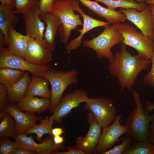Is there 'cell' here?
<instances>
[{
    "label": "cell",
    "mask_w": 154,
    "mask_h": 154,
    "mask_svg": "<svg viewBox=\"0 0 154 154\" xmlns=\"http://www.w3.org/2000/svg\"><path fill=\"white\" fill-rule=\"evenodd\" d=\"M40 121V124H35L25 133L27 135L35 133L37 135V139L39 141H41L42 137L45 134H49L53 138L52 130L54 121L48 118L41 119Z\"/></svg>",
    "instance_id": "83f0119b"
},
{
    "label": "cell",
    "mask_w": 154,
    "mask_h": 154,
    "mask_svg": "<svg viewBox=\"0 0 154 154\" xmlns=\"http://www.w3.org/2000/svg\"><path fill=\"white\" fill-rule=\"evenodd\" d=\"M97 2H101L106 5L110 9L115 10L119 7L125 9H132L139 11L145 10L147 5L144 2L139 3L135 1L129 2L123 0H96Z\"/></svg>",
    "instance_id": "4316f807"
},
{
    "label": "cell",
    "mask_w": 154,
    "mask_h": 154,
    "mask_svg": "<svg viewBox=\"0 0 154 154\" xmlns=\"http://www.w3.org/2000/svg\"><path fill=\"white\" fill-rule=\"evenodd\" d=\"M152 12V27L154 35V4H148Z\"/></svg>",
    "instance_id": "ee69618b"
},
{
    "label": "cell",
    "mask_w": 154,
    "mask_h": 154,
    "mask_svg": "<svg viewBox=\"0 0 154 154\" xmlns=\"http://www.w3.org/2000/svg\"><path fill=\"white\" fill-rule=\"evenodd\" d=\"M75 0H56L53 3L51 13L60 19L61 25L58 32L62 42L66 44L71 32L76 30L78 26L83 25L80 15L75 14Z\"/></svg>",
    "instance_id": "3957f363"
},
{
    "label": "cell",
    "mask_w": 154,
    "mask_h": 154,
    "mask_svg": "<svg viewBox=\"0 0 154 154\" xmlns=\"http://www.w3.org/2000/svg\"><path fill=\"white\" fill-rule=\"evenodd\" d=\"M89 99L86 91L82 89H76L62 98L61 102L49 118L60 123L73 108L78 107L81 103L88 102Z\"/></svg>",
    "instance_id": "8fae6325"
},
{
    "label": "cell",
    "mask_w": 154,
    "mask_h": 154,
    "mask_svg": "<svg viewBox=\"0 0 154 154\" xmlns=\"http://www.w3.org/2000/svg\"><path fill=\"white\" fill-rule=\"evenodd\" d=\"M50 104V99L29 96L19 101L17 106L23 111L40 114L49 109Z\"/></svg>",
    "instance_id": "ffe728a7"
},
{
    "label": "cell",
    "mask_w": 154,
    "mask_h": 154,
    "mask_svg": "<svg viewBox=\"0 0 154 154\" xmlns=\"http://www.w3.org/2000/svg\"><path fill=\"white\" fill-rule=\"evenodd\" d=\"M24 59L35 65H46L52 60L51 52L36 40L30 39Z\"/></svg>",
    "instance_id": "2e32d148"
},
{
    "label": "cell",
    "mask_w": 154,
    "mask_h": 154,
    "mask_svg": "<svg viewBox=\"0 0 154 154\" xmlns=\"http://www.w3.org/2000/svg\"><path fill=\"white\" fill-rule=\"evenodd\" d=\"M0 142V154H12L17 147L15 142L10 141L8 138H3Z\"/></svg>",
    "instance_id": "1f68e13d"
},
{
    "label": "cell",
    "mask_w": 154,
    "mask_h": 154,
    "mask_svg": "<svg viewBox=\"0 0 154 154\" xmlns=\"http://www.w3.org/2000/svg\"><path fill=\"white\" fill-rule=\"evenodd\" d=\"M7 88L0 83V112L4 110L8 104L7 99Z\"/></svg>",
    "instance_id": "e575fe53"
},
{
    "label": "cell",
    "mask_w": 154,
    "mask_h": 154,
    "mask_svg": "<svg viewBox=\"0 0 154 154\" xmlns=\"http://www.w3.org/2000/svg\"><path fill=\"white\" fill-rule=\"evenodd\" d=\"M14 139L17 147L24 148L36 153L52 154L58 150H64L65 147L62 143L55 144L51 136L46 137L39 143H36L33 137L28 136L25 133L19 134Z\"/></svg>",
    "instance_id": "30bf717a"
},
{
    "label": "cell",
    "mask_w": 154,
    "mask_h": 154,
    "mask_svg": "<svg viewBox=\"0 0 154 154\" xmlns=\"http://www.w3.org/2000/svg\"><path fill=\"white\" fill-rule=\"evenodd\" d=\"M87 121L90 126L87 134L84 137H77L76 142V145L86 154H91L94 153L99 141L102 127L91 112L88 113Z\"/></svg>",
    "instance_id": "4fadbf2b"
},
{
    "label": "cell",
    "mask_w": 154,
    "mask_h": 154,
    "mask_svg": "<svg viewBox=\"0 0 154 154\" xmlns=\"http://www.w3.org/2000/svg\"><path fill=\"white\" fill-rule=\"evenodd\" d=\"M0 50L3 48L5 43V37L2 32L0 31Z\"/></svg>",
    "instance_id": "7bdbcfd3"
},
{
    "label": "cell",
    "mask_w": 154,
    "mask_h": 154,
    "mask_svg": "<svg viewBox=\"0 0 154 154\" xmlns=\"http://www.w3.org/2000/svg\"><path fill=\"white\" fill-rule=\"evenodd\" d=\"M150 60L152 63L151 70L144 76L143 81L147 86L154 89V50Z\"/></svg>",
    "instance_id": "836d02e7"
},
{
    "label": "cell",
    "mask_w": 154,
    "mask_h": 154,
    "mask_svg": "<svg viewBox=\"0 0 154 154\" xmlns=\"http://www.w3.org/2000/svg\"><path fill=\"white\" fill-rule=\"evenodd\" d=\"M1 4L13 8L15 7V0H0Z\"/></svg>",
    "instance_id": "ab89813d"
},
{
    "label": "cell",
    "mask_w": 154,
    "mask_h": 154,
    "mask_svg": "<svg viewBox=\"0 0 154 154\" xmlns=\"http://www.w3.org/2000/svg\"><path fill=\"white\" fill-rule=\"evenodd\" d=\"M42 20L46 25L44 40L49 50L52 52L55 48V38L61 23L58 17L51 13L46 14Z\"/></svg>",
    "instance_id": "44dd1931"
},
{
    "label": "cell",
    "mask_w": 154,
    "mask_h": 154,
    "mask_svg": "<svg viewBox=\"0 0 154 154\" xmlns=\"http://www.w3.org/2000/svg\"><path fill=\"white\" fill-rule=\"evenodd\" d=\"M145 2L146 4H154V0H146Z\"/></svg>",
    "instance_id": "f6af8a7d"
},
{
    "label": "cell",
    "mask_w": 154,
    "mask_h": 154,
    "mask_svg": "<svg viewBox=\"0 0 154 154\" xmlns=\"http://www.w3.org/2000/svg\"><path fill=\"white\" fill-rule=\"evenodd\" d=\"M56 0H39L38 7L40 16L42 19L47 13H50L54 2Z\"/></svg>",
    "instance_id": "d6a6232c"
},
{
    "label": "cell",
    "mask_w": 154,
    "mask_h": 154,
    "mask_svg": "<svg viewBox=\"0 0 154 154\" xmlns=\"http://www.w3.org/2000/svg\"><path fill=\"white\" fill-rule=\"evenodd\" d=\"M78 72L77 70L63 72L50 68L41 77L47 79L51 87V95L49 110L53 113L59 104L62 95L68 87L78 81Z\"/></svg>",
    "instance_id": "5b68a950"
},
{
    "label": "cell",
    "mask_w": 154,
    "mask_h": 154,
    "mask_svg": "<svg viewBox=\"0 0 154 154\" xmlns=\"http://www.w3.org/2000/svg\"><path fill=\"white\" fill-rule=\"evenodd\" d=\"M68 150L64 152L56 151L52 153L53 154H86L82 149L76 145L69 147Z\"/></svg>",
    "instance_id": "d590c367"
},
{
    "label": "cell",
    "mask_w": 154,
    "mask_h": 154,
    "mask_svg": "<svg viewBox=\"0 0 154 154\" xmlns=\"http://www.w3.org/2000/svg\"><path fill=\"white\" fill-rule=\"evenodd\" d=\"M52 133L54 136H59L64 132L63 128L61 127H56L52 129Z\"/></svg>",
    "instance_id": "60d3db41"
},
{
    "label": "cell",
    "mask_w": 154,
    "mask_h": 154,
    "mask_svg": "<svg viewBox=\"0 0 154 154\" xmlns=\"http://www.w3.org/2000/svg\"><path fill=\"white\" fill-rule=\"evenodd\" d=\"M9 39L6 45L9 50L15 55L24 59L29 42L30 35H24L17 31L14 27L9 31Z\"/></svg>",
    "instance_id": "d6986e66"
},
{
    "label": "cell",
    "mask_w": 154,
    "mask_h": 154,
    "mask_svg": "<svg viewBox=\"0 0 154 154\" xmlns=\"http://www.w3.org/2000/svg\"><path fill=\"white\" fill-rule=\"evenodd\" d=\"M75 11L78 12L83 20L82 29L78 31L80 33V35L76 38L72 40L66 46V49L68 51L73 50L79 47L82 42L83 36L88 32L97 27L104 26L108 24V22H105L94 19L86 14L80 8L78 1L75 0L74 3Z\"/></svg>",
    "instance_id": "e0dca14e"
},
{
    "label": "cell",
    "mask_w": 154,
    "mask_h": 154,
    "mask_svg": "<svg viewBox=\"0 0 154 154\" xmlns=\"http://www.w3.org/2000/svg\"><path fill=\"white\" fill-rule=\"evenodd\" d=\"M126 45L121 43V50L117 52L108 67L109 72L118 78L121 90H130L141 72L147 69L151 62L139 54L132 55L126 49Z\"/></svg>",
    "instance_id": "6da1fadb"
},
{
    "label": "cell",
    "mask_w": 154,
    "mask_h": 154,
    "mask_svg": "<svg viewBox=\"0 0 154 154\" xmlns=\"http://www.w3.org/2000/svg\"><path fill=\"white\" fill-rule=\"evenodd\" d=\"M53 139L54 143L56 144H62L64 141V138L60 135L54 136Z\"/></svg>",
    "instance_id": "b9f144b4"
},
{
    "label": "cell",
    "mask_w": 154,
    "mask_h": 154,
    "mask_svg": "<svg viewBox=\"0 0 154 154\" xmlns=\"http://www.w3.org/2000/svg\"><path fill=\"white\" fill-rule=\"evenodd\" d=\"M125 1L129 2H132L134 1V0H123Z\"/></svg>",
    "instance_id": "7dc6e473"
},
{
    "label": "cell",
    "mask_w": 154,
    "mask_h": 154,
    "mask_svg": "<svg viewBox=\"0 0 154 154\" xmlns=\"http://www.w3.org/2000/svg\"><path fill=\"white\" fill-rule=\"evenodd\" d=\"M0 137L1 138L12 137L18 135L15 123L12 116L5 111L0 113Z\"/></svg>",
    "instance_id": "d4e9b609"
},
{
    "label": "cell",
    "mask_w": 154,
    "mask_h": 154,
    "mask_svg": "<svg viewBox=\"0 0 154 154\" xmlns=\"http://www.w3.org/2000/svg\"><path fill=\"white\" fill-rule=\"evenodd\" d=\"M48 80L41 76H33L25 96H38L50 99L51 92L48 88Z\"/></svg>",
    "instance_id": "cb8c5ba5"
},
{
    "label": "cell",
    "mask_w": 154,
    "mask_h": 154,
    "mask_svg": "<svg viewBox=\"0 0 154 154\" xmlns=\"http://www.w3.org/2000/svg\"><path fill=\"white\" fill-rule=\"evenodd\" d=\"M147 140L154 145V119L150 122L149 125Z\"/></svg>",
    "instance_id": "8d00e7d4"
},
{
    "label": "cell",
    "mask_w": 154,
    "mask_h": 154,
    "mask_svg": "<svg viewBox=\"0 0 154 154\" xmlns=\"http://www.w3.org/2000/svg\"><path fill=\"white\" fill-rule=\"evenodd\" d=\"M14 9L1 4L0 5V29L3 34L6 45L9 39V31L17 22L19 18Z\"/></svg>",
    "instance_id": "603a6c76"
},
{
    "label": "cell",
    "mask_w": 154,
    "mask_h": 154,
    "mask_svg": "<svg viewBox=\"0 0 154 154\" xmlns=\"http://www.w3.org/2000/svg\"><path fill=\"white\" fill-rule=\"evenodd\" d=\"M15 1L16 9L14 13L23 15L38 6L39 2L38 0H15Z\"/></svg>",
    "instance_id": "f546056e"
},
{
    "label": "cell",
    "mask_w": 154,
    "mask_h": 154,
    "mask_svg": "<svg viewBox=\"0 0 154 154\" xmlns=\"http://www.w3.org/2000/svg\"><path fill=\"white\" fill-rule=\"evenodd\" d=\"M145 108L144 110L145 112L148 114L154 110V104L152 102L145 101Z\"/></svg>",
    "instance_id": "f35d334b"
},
{
    "label": "cell",
    "mask_w": 154,
    "mask_h": 154,
    "mask_svg": "<svg viewBox=\"0 0 154 154\" xmlns=\"http://www.w3.org/2000/svg\"><path fill=\"white\" fill-rule=\"evenodd\" d=\"M23 15L27 34L48 49L43 38L45 27L40 16L38 6Z\"/></svg>",
    "instance_id": "9a60e30c"
},
{
    "label": "cell",
    "mask_w": 154,
    "mask_h": 154,
    "mask_svg": "<svg viewBox=\"0 0 154 154\" xmlns=\"http://www.w3.org/2000/svg\"><path fill=\"white\" fill-rule=\"evenodd\" d=\"M84 108L93 114L102 128L109 126L114 121L117 114L113 101L106 98H89L85 102Z\"/></svg>",
    "instance_id": "52a82bcc"
},
{
    "label": "cell",
    "mask_w": 154,
    "mask_h": 154,
    "mask_svg": "<svg viewBox=\"0 0 154 154\" xmlns=\"http://www.w3.org/2000/svg\"><path fill=\"white\" fill-rule=\"evenodd\" d=\"M9 68L23 70L31 73L33 76H41L50 68L49 65L43 66L33 64L24 59L17 56L7 48L0 50V68Z\"/></svg>",
    "instance_id": "ba28073f"
},
{
    "label": "cell",
    "mask_w": 154,
    "mask_h": 154,
    "mask_svg": "<svg viewBox=\"0 0 154 154\" xmlns=\"http://www.w3.org/2000/svg\"><path fill=\"white\" fill-rule=\"evenodd\" d=\"M122 117L121 115L117 114L111 125L103 128L102 133L94 154H102L116 143L121 141L122 138L119 139V137L128 131L127 127L120 124Z\"/></svg>",
    "instance_id": "9c48e42d"
},
{
    "label": "cell",
    "mask_w": 154,
    "mask_h": 154,
    "mask_svg": "<svg viewBox=\"0 0 154 154\" xmlns=\"http://www.w3.org/2000/svg\"><path fill=\"white\" fill-rule=\"evenodd\" d=\"M36 153L24 148L17 147L13 151L12 154H35Z\"/></svg>",
    "instance_id": "74e56055"
},
{
    "label": "cell",
    "mask_w": 154,
    "mask_h": 154,
    "mask_svg": "<svg viewBox=\"0 0 154 154\" xmlns=\"http://www.w3.org/2000/svg\"><path fill=\"white\" fill-rule=\"evenodd\" d=\"M98 16L104 18L109 24H115L127 20L125 15L119 11L104 7L96 1L77 0Z\"/></svg>",
    "instance_id": "ac0fdd59"
},
{
    "label": "cell",
    "mask_w": 154,
    "mask_h": 154,
    "mask_svg": "<svg viewBox=\"0 0 154 154\" xmlns=\"http://www.w3.org/2000/svg\"><path fill=\"white\" fill-rule=\"evenodd\" d=\"M25 71L9 68H0V83L7 88L20 79Z\"/></svg>",
    "instance_id": "484cf974"
},
{
    "label": "cell",
    "mask_w": 154,
    "mask_h": 154,
    "mask_svg": "<svg viewBox=\"0 0 154 154\" xmlns=\"http://www.w3.org/2000/svg\"><path fill=\"white\" fill-rule=\"evenodd\" d=\"M137 3H142L145 2L146 0H135Z\"/></svg>",
    "instance_id": "bcb514c9"
},
{
    "label": "cell",
    "mask_w": 154,
    "mask_h": 154,
    "mask_svg": "<svg viewBox=\"0 0 154 154\" xmlns=\"http://www.w3.org/2000/svg\"><path fill=\"white\" fill-rule=\"evenodd\" d=\"M116 25L124 38L121 43L133 48L144 58L151 59L154 41L127 24L118 23Z\"/></svg>",
    "instance_id": "8992f818"
},
{
    "label": "cell",
    "mask_w": 154,
    "mask_h": 154,
    "mask_svg": "<svg viewBox=\"0 0 154 154\" xmlns=\"http://www.w3.org/2000/svg\"><path fill=\"white\" fill-rule=\"evenodd\" d=\"M136 107L128 116L124 125L128 129L127 137L131 141H147L150 122L154 119V114L146 113L143 108L139 94L133 92Z\"/></svg>",
    "instance_id": "7a4b0ae2"
},
{
    "label": "cell",
    "mask_w": 154,
    "mask_h": 154,
    "mask_svg": "<svg viewBox=\"0 0 154 154\" xmlns=\"http://www.w3.org/2000/svg\"><path fill=\"white\" fill-rule=\"evenodd\" d=\"M4 111L9 113L15 120L18 135L25 133L42 117L34 113L24 112L13 103L8 104Z\"/></svg>",
    "instance_id": "5bb4252c"
},
{
    "label": "cell",
    "mask_w": 154,
    "mask_h": 154,
    "mask_svg": "<svg viewBox=\"0 0 154 154\" xmlns=\"http://www.w3.org/2000/svg\"><path fill=\"white\" fill-rule=\"evenodd\" d=\"M124 154H154V145L148 141H131Z\"/></svg>",
    "instance_id": "f1b7e54d"
},
{
    "label": "cell",
    "mask_w": 154,
    "mask_h": 154,
    "mask_svg": "<svg viewBox=\"0 0 154 154\" xmlns=\"http://www.w3.org/2000/svg\"><path fill=\"white\" fill-rule=\"evenodd\" d=\"M123 36L116 27V24H108L104 27L103 32L97 37L89 40H84L83 44L94 50L99 59L105 58L109 61L113 58L112 48L121 43Z\"/></svg>",
    "instance_id": "277c9868"
},
{
    "label": "cell",
    "mask_w": 154,
    "mask_h": 154,
    "mask_svg": "<svg viewBox=\"0 0 154 154\" xmlns=\"http://www.w3.org/2000/svg\"><path fill=\"white\" fill-rule=\"evenodd\" d=\"M119 11L124 14L127 19L135 25L145 36L154 41L152 13L149 5L141 11L123 8H120Z\"/></svg>",
    "instance_id": "7c38bea8"
},
{
    "label": "cell",
    "mask_w": 154,
    "mask_h": 154,
    "mask_svg": "<svg viewBox=\"0 0 154 154\" xmlns=\"http://www.w3.org/2000/svg\"><path fill=\"white\" fill-rule=\"evenodd\" d=\"M121 141L122 142L121 144L102 154H124L129 147L131 141L127 137L125 138H122Z\"/></svg>",
    "instance_id": "4dcf8cb0"
},
{
    "label": "cell",
    "mask_w": 154,
    "mask_h": 154,
    "mask_svg": "<svg viewBox=\"0 0 154 154\" xmlns=\"http://www.w3.org/2000/svg\"><path fill=\"white\" fill-rule=\"evenodd\" d=\"M29 72H25L18 81L7 88V99L8 102H18L25 96L31 78Z\"/></svg>",
    "instance_id": "7402d4cb"
}]
</instances>
